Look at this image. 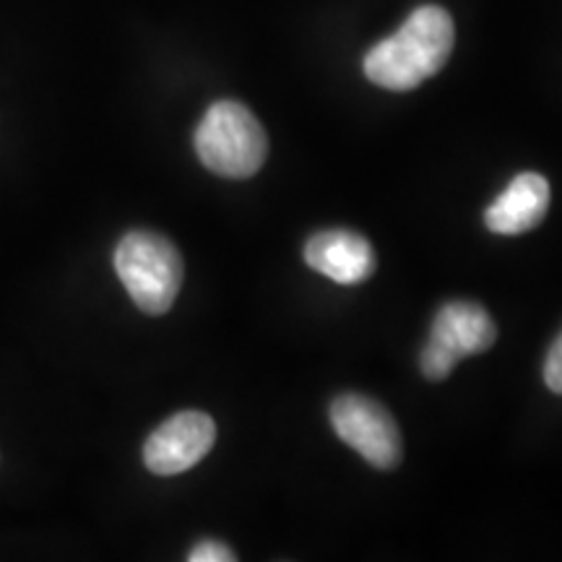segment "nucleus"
Instances as JSON below:
<instances>
[{
	"mask_svg": "<svg viewBox=\"0 0 562 562\" xmlns=\"http://www.w3.org/2000/svg\"><path fill=\"white\" fill-rule=\"evenodd\" d=\"M331 427L370 467L393 469L402 461V432L396 419L362 393H344L331 404Z\"/></svg>",
	"mask_w": 562,
	"mask_h": 562,
	"instance_id": "20e7f679",
	"label": "nucleus"
},
{
	"mask_svg": "<svg viewBox=\"0 0 562 562\" xmlns=\"http://www.w3.org/2000/svg\"><path fill=\"white\" fill-rule=\"evenodd\" d=\"M214 442L216 425L206 412H178L149 435L144 446V463L151 474H182L206 459Z\"/></svg>",
	"mask_w": 562,
	"mask_h": 562,
	"instance_id": "39448f33",
	"label": "nucleus"
},
{
	"mask_svg": "<svg viewBox=\"0 0 562 562\" xmlns=\"http://www.w3.org/2000/svg\"><path fill=\"white\" fill-rule=\"evenodd\" d=\"M544 383L547 389L552 393L562 396V331L558 339L552 341L550 351H547V360H544Z\"/></svg>",
	"mask_w": 562,
	"mask_h": 562,
	"instance_id": "9d476101",
	"label": "nucleus"
},
{
	"mask_svg": "<svg viewBox=\"0 0 562 562\" xmlns=\"http://www.w3.org/2000/svg\"><path fill=\"white\" fill-rule=\"evenodd\" d=\"M115 271L138 311L165 315L182 286V258L157 232H128L115 248Z\"/></svg>",
	"mask_w": 562,
	"mask_h": 562,
	"instance_id": "7ed1b4c3",
	"label": "nucleus"
},
{
	"mask_svg": "<svg viewBox=\"0 0 562 562\" xmlns=\"http://www.w3.org/2000/svg\"><path fill=\"white\" fill-rule=\"evenodd\" d=\"M188 560L191 562H232L237 558L227 544L214 542V539H203V542L193 547L191 554H188Z\"/></svg>",
	"mask_w": 562,
	"mask_h": 562,
	"instance_id": "9b49d317",
	"label": "nucleus"
},
{
	"mask_svg": "<svg viewBox=\"0 0 562 562\" xmlns=\"http://www.w3.org/2000/svg\"><path fill=\"white\" fill-rule=\"evenodd\" d=\"M547 211H550V182L537 172H521L484 211V224L495 235L516 237L539 227Z\"/></svg>",
	"mask_w": 562,
	"mask_h": 562,
	"instance_id": "0eeeda50",
	"label": "nucleus"
},
{
	"mask_svg": "<svg viewBox=\"0 0 562 562\" xmlns=\"http://www.w3.org/2000/svg\"><path fill=\"white\" fill-rule=\"evenodd\" d=\"M456 362L459 360H456L453 355H448L446 349L438 347V344L430 339H427L425 349H422L419 355V368L425 372L427 381H442V378H448L453 372Z\"/></svg>",
	"mask_w": 562,
	"mask_h": 562,
	"instance_id": "1a4fd4ad",
	"label": "nucleus"
},
{
	"mask_svg": "<svg viewBox=\"0 0 562 562\" xmlns=\"http://www.w3.org/2000/svg\"><path fill=\"white\" fill-rule=\"evenodd\" d=\"M453 42L451 13L440 5H419L402 30L364 55V76L381 89L412 91L446 66Z\"/></svg>",
	"mask_w": 562,
	"mask_h": 562,
	"instance_id": "f257e3e1",
	"label": "nucleus"
},
{
	"mask_svg": "<svg viewBox=\"0 0 562 562\" xmlns=\"http://www.w3.org/2000/svg\"><path fill=\"white\" fill-rule=\"evenodd\" d=\"M203 167L222 178H252L269 154V138L258 117L240 102H214L193 136Z\"/></svg>",
	"mask_w": 562,
	"mask_h": 562,
	"instance_id": "f03ea898",
	"label": "nucleus"
},
{
	"mask_svg": "<svg viewBox=\"0 0 562 562\" xmlns=\"http://www.w3.org/2000/svg\"><path fill=\"white\" fill-rule=\"evenodd\" d=\"M497 339V328L490 313L476 302H448L435 315L430 341L453 355L456 360L487 351Z\"/></svg>",
	"mask_w": 562,
	"mask_h": 562,
	"instance_id": "6e6552de",
	"label": "nucleus"
},
{
	"mask_svg": "<svg viewBox=\"0 0 562 562\" xmlns=\"http://www.w3.org/2000/svg\"><path fill=\"white\" fill-rule=\"evenodd\" d=\"M305 263L336 284H360L375 273V250L362 235L349 229H326L305 245Z\"/></svg>",
	"mask_w": 562,
	"mask_h": 562,
	"instance_id": "423d86ee",
	"label": "nucleus"
}]
</instances>
